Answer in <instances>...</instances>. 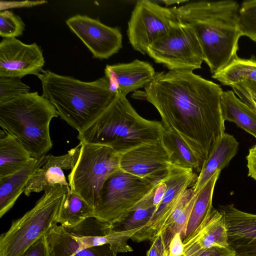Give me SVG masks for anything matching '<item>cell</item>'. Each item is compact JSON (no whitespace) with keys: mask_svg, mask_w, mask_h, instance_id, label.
<instances>
[{"mask_svg":"<svg viewBox=\"0 0 256 256\" xmlns=\"http://www.w3.org/2000/svg\"><path fill=\"white\" fill-rule=\"evenodd\" d=\"M198 256H235V252L230 246H214L204 249Z\"/></svg>","mask_w":256,"mask_h":256,"instance_id":"37","label":"cell"},{"mask_svg":"<svg viewBox=\"0 0 256 256\" xmlns=\"http://www.w3.org/2000/svg\"><path fill=\"white\" fill-rule=\"evenodd\" d=\"M110 226L96 218L74 227L56 226L46 235L50 256H72L78 252L106 244Z\"/></svg>","mask_w":256,"mask_h":256,"instance_id":"11","label":"cell"},{"mask_svg":"<svg viewBox=\"0 0 256 256\" xmlns=\"http://www.w3.org/2000/svg\"><path fill=\"white\" fill-rule=\"evenodd\" d=\"M239 24L242 36L256 43V0H245L240 4Z\"/></svg>","mask_w":256,"mask_h":256,"instance_id":"29","label":"cell"},{"mask_svg":"<svg viewBox=\"0 0 256 256\" xmlns=\"http://www.w3.org/2000/svg\"><path fill=\"white\" fill-rule=\"evenodd\" d=\"M81 144L70 149L64 155H50L45 164L38 168L28 182L24 194L29 196L32 192H38L56 184L68 186L63 170H72L80 156Z\"/></svg>","mask_w":256,"mask_h":256,"instance_id":"17","label":"cell"},{"mask_svg":"<svg viewBox=\"0 0 256 256\" xmlns=\"http://www.w3.org/2000/svg\"><path fill=\"white\" fill-rule=\"evenodd\" d=\"M80 144V156L68 176V186L94 210L105 181L120 169V156L105 146Z\"/></svg>","mask_w":256,"mask_h":256,"instance_id":"8","label":"cell"},{"mask_svg":"<svg viewBox=\"0 0 256 256\" xmlns=\"http://www.w3.org/2000/svg\"><path fill=\"white\" fill-rule=\"evenodd\" d=\"M66 22L94 58L107 59L122 46V36L119 29L108 26L98 20L77 14L68 18Z\"/></svg>","mask_w":256,"mask_h":256,"instance_id":"13","label":"cell"},{"mask_svg":"<svg viewBox=\"0 0 256 256\" xmlns=\"http://www.w3.org/2000/svg\"><path fill=\"white\" fill-rule=\"evenodd\" d=\"M240 8V4L233 0L193 2L172 8L177 19L194 30L212 74L238 56L242 36Z\"/></svg>","mask_w":256,"mask_h":256,"instance_id":"2","label":"cell"},{"mask_svg":"<svg viewBox=\"0 0 256 256\" xmlns=\"http://www.w3.org/2000/svg\"><path fill=\"white\" fill-rule=\"evenodd\" d=\"M50 155L34 159L24 168L14 174L0 180V217L2 218L14 205L24 192L34 173L44 166Z\"/></svg>","mask_w":256,"mask_h":256,"instance_id":"20","label":"cell"},{"mask_svg":"<svg viewBox=\"0 0 256 256\" xmlns=\"http://www.w3.org/2000/svg\"><path fill=\"white\" fill-rule=\"evenodd\" d=\"M30 87L21 78L0 76V104L30 92Z\"/></svg>","mask_w":256,"mask_h":256,"instance_id":"31","label":"cell"},{"mask_svg":"<svg viewBox=\"0 0 256 256\" xmlns=\"http://www.w3.org/2000/svg\"><path fill=\"white\" fill-rule=\"evenodd\" d=\"M220 172V171L216 172L196 194L188 220L181 234L184 243L186 242L192 236L212 208L213 193Z\"/></svg>","mask_w":256,"mask_h":256,"instance_id":"23","label":"cell"},{"mask_svg":"<svg viewBox=\"0 0 256 256\" xmlns=\"http://www.w3.org/2000/svg\"><path fill=\"white\" fill-rule=\"evenodd\" d=\"M90 218H94V208L70 188L62 206L58 222L65 226L74 227Z\"/></svg>","mask_w":256,"mask_h":256,"instance_id":"26","label":"cell"},{"mask_svg":"<svg viewBox=\"0 0 256 256\" xmlns=\"http://www.w3.org/2000/svg\"><path fill=\"white\" fill-rule=\"evenodd\" d=\"M72 256H116L108 244L94 246L84 249L75 253Z\"/></svg>","mask_w":256,"mask_h":256,"instance_id":"34","label":"cell"},{"mask_svg":"<svg viewBox=\"0 0 256 256\" xmlns=\"http://www.w3.org/2000/svg\"><path fill=\"white\" fill-rule=\"evenodd\" d=\"M120 165L124 172L146 178L166 172L172 164L170 154L160 140L140 146L121 155Z\"/></svg>","mask_w":256,"mask_h":256,"instance_id":"15","label":"cell"},{"mask_svg":"<svg viewBox=\"0 0 256 256\" xmlns=\"http://www.w3.org/2000/svg\"><path fill=\"white\" fill-rule=\"evenodd\" d=\"M161 142L170 154L172 164L182 168L201 170V166L196 156L186 143L174 132L164 130Z\"/></svg>","mask_w":256,"mask_h":256,"instance_id":"25","label":"cell"},{"mask_svg":"<svg viewBox=\"0 0 256 256\" xmlns=\"http://www.w3.org/2000/svg\"><path fill=\"white\" fill-rule=\"evenodd\" d=\"M147 54L169 70L192 71L204 62L203 52L192 29L178 19L168 31L152 42Z\"/></svg>","mask_w":256,"mask_h":256,"instance_id":"9","label":"cell"},{"mask_svg":"<svg viewBox=\"0 0 256 256\" xmlns=\"http://www.w3.org/2000/svg\"><path fill=\"white\" fill-rule=\"evenodd\" d=\"M165 178L160 182L154 188L153 204L156 208V210L160 204L166 192V185L164 182Z\"/></svg>","mask_w":256,"mask_h":256,"instance_id":"39","label":"cell"},{"mask_svg":"<svg viewBox=\"0 0 256 256\" xmlns=\"http://www.w3.org/2000/svg\"><path fill=\"white\" fill-rule=\"evenodd\" d=\"M161 2L164 3L166 6H170L172 4H179L184 2H186V0H162Z\"/></svg>","mask_w":256,"mask_h":256,"instance_id":"41","label":"cell"},{"mask_svg":"<svg viewBox=\"0 0 256 256\" xmlns=\"http://www.w3.org/2000/svg\"><path fill=\"white\" fill-rule=\"evenodd\" d=\"M201 252H198V253H196V254H183L182 256H198Z\"/></svg>","mask_w":256,"mask_h":256,"instance_id":"42","label":"cell"},{"mask_svg":"<svg viewBox=\"0 0 256 256\" xmlns=\"http://www.w3.org/2000/svg\"><path fill=\"white\" fill-rule=\"evenodd\" d=\"M58 116L54 106L36 92L0 104L2 130L18 140L34 158L46 155L52 148L50 124Z\"/></svg>","mask_w":256,"mask_h":256,"instance_id":"5","label":"cell"},{"mask_svg":"<svg viewBox=\"0 0 256 256\" xmlns=\"http://www.w3.org/2000/svg\"><path fill=\"white\" fill-rule=\"evenodd\" d=\"M149 62L135 60L128 63L106 65L105 76L110 90L116 94L126 96L128 93L148 86L156 74Z\"/></svg>","mask_w":256,"mask_h":256,"instance_id":"16","label":"cell"},{"mask_svg":"<svg viewBox=\"0 0 256 256\" xmlns=\"http://www.w3.org/2000/svg\"><path fill=\"white\" fill-rule=\"evenodd\" d=\"M20 256H50L46 236L38 239Z\"/></svg>","mask_w":256,"mask_h":256,"instance_id":"33","label":"cell"},{"mask_svg":"<svg viewBox=\"0 0 256 256\" xmlns=\"http://www.w3.org/2000/svg\"><path fill=\"white\" fill-rule=\"evenodd\" d=\"M154 188L127 218L120 223L112 224V228L116 230H128L142 228L146 225L156 210L153 204Z\"/></svg>","mask_w":256,"mask_h":256,"instance_id":"28","label":"cell"},{"mask_svg":"<svg viewBox=\"0 0 256 256\" xmlns=\"http://www.w3.org/2000/svg\"><path fill=\"white\" fill-rule=\"evenodd\" d=\"M230 86L240 100L256 112V81L241 78Z\"/></svg>","mask_w":256,"mask_h":256,"instance_id":"32","label":"cell"},{"mask_svg":"<svg viewBox=\"0 0 256 256\" xmlns=\"http://www.w3.org/2000/svg\"><path fill=\"white\" fill-rule=\"evenodd\" d=\"M152 243L146 256H166L167 249L160 233H158L152 240Z\"/></svg>","mask_w":256,"mask_h":256,"instance_id":"35","label":"cell"},{"mask_svg":"<svg viewBox=\"0 0 256 256\" xmlns=\"http://www.w3.org/2000/svg\"><path fill=\"white\" fill-rule=\"evenodd\" d=\"M25 24L20 16L6 10L0 12V36L5 38H16L22 34Z\"/></svg>","mask_w":256,"mask_h":256,"instance_id":"30","label":"cell"},{"mask_svg":"<svg viewBox=\"0 0 256 256\" xmlns=\"http://www.w3.org/2000/svg\"><path fill=\"white\" fill-rule=\"evenodd\" d=\"M239 143L231 134L224 133L214 146L192 186L196 194L218 172L227 166L236 155Z\"/></svg>","mask_w":256,"mask_h":256,"instance_id":"19","label":"cell"},{"mask_svg":"<svg viewBox=\"0 0 256 256\" xmlns=\"http://www.w3.org/2000/svg\"><path fill=\"white\" fill-rule=\"evenodd\" d=\"M168 172L146 178L134 176L121 169L115 172L102 186L94 208V218L110 225L124 221L164 178Z\"/></svg>","mask_w":256,"mask_h":256,"instance_id":"7","label":"cell"},{"mask_svg":"<svg viewBox=\"0 0 256 256\" xmlns=\"http://www.w3.org/2000/svg\"><path fill=\"white\" fill-rule=\"evenodd\" d=\"M56 184L44 190L34 206L12 222L0 236V256H20L30 245L57 226L59 213L70 190Z\"/></svg>","mask_w":256,"mask_h":256,"instance_id":"6","label":"cell"},{"mask_svg":"<svg viewBox=\"0 0 256 256\" xmlns=\"http://www.w3.org/2000/svg\"><path fill=\"white\" fill-rule=\"evenodd\" d=\"M162 122L140 116L126 96L116 94L108 106L78 132L80 143L102 145L121 156L140 146L161 140Z\"/></svg>","mask_w":256,"mask_h":256,"instance_id":"3","label":"cell"},{"mask_svg":"<svg viewBox=\"0 0 256 256\" xmlns=\"http://www.w3.org/2000/svg\"><path fill=\"white\" fill-rule=\"evenodd\" d=\"M221 108L224 121L234 122L256 139V112L236 96L232 90L223 91Z\"/></svg>","mask_w":256,"mask_h":256,"instance_id":"22","label":"cell"},{"mask_svg":"<svg viewBox=\"0 0 256 256\" xmlns=\"http://www.w3.org/2000/svg\"><path fill=\"white\" fill-rule=\"evenodd\" d=\"M44 58L36 44H26L16 38H3L0 42V76H38L44 70Z\"/></svg>","mask_w":256,"mask_h":256,"instance_id":"14","label":"cell"},{"mask_svg":"<svg viewBox=\"0 0 256 256\" xmlns=\"http://www.w3.org/2000/svg\"><path fill=\"white\" fill-rule=\"evenodd\" d=\"M184 244L180 233L176 234L171 240L166 256H180L184 254Z\"/></svg>","mask_w":256,"mask_h":256,"instance_id":"36","label":"cell"},{"mask_svg":"<svg viewBox=\"0 0 256 256\" xmlns=\"http://www.w3.org/2000/svg\"><path fill=\"white\" fill-rule=\"evenodd\" d=\"M196 196L192 187L186 189L169 218L158 232L160 233L167 250L174 235L177 233L181 234L184 229Z\"/></svg>","mask_w":256,"mask_h":256,"instance_id":"24","label":"cell"},{"mask_svg":"<svg viewBox=\"0 0 256 256\" xmlns=\"http://www.w3.org/2000/svg\"><path fill=\"white\" fill-rule=\"evenodd\" d=\"M38 77L42 84V96L54 106L60 118L78 132L92 123L116 95L105 76L84 82L47 70Z\"/></svg>","mask_w":256,"mask_h":256,"instance_id":"4","label":"cell"},{"mask_svg":"<svg viewBox=\"0 0 256 256\" xmlns=\"http://www.w3.org/2000/svg\"><path fill=\"white\" fill-rule=\"evenodd\" d=\"M33 159L18 140L0 130V180L22 169Z\"/></svg>","mask_w":256,"mask_h":256,"instance_id":"21","label":"cell"},{"mask_svg":"<svg viewBox=\"0 0 256 256\" xmlns=\"http://www.w3.org/2000/svg\"><path fill=\"white\" fill-rule=\"evenodd\" d=\"M218 210L224 216L231 248L256 243V214L239 210L233 204L220 206Z\"/></svg>","mask_w":256,"mask_h":256,"instance_id":"18","label":"cell"},{"mask_svg":"<svg viewBox=\"0 0 256 256\" xmlns=\"http://www.w3.org/2000/svg\"><path fill=\"white\" fill-rule=\"evenodd\" d=\"M246 159L248 175L256 181V144L249 150Z\"/></svg>","mask_w":256,"mask_h":256,"instance_id":"38","label":"cell"},{"mask_svg":"<svg viewBox=\"0 0 256 256\" xmlns=\"http://www.w3.org/2000/svg\"><path fill=\"white\" fill-rule=\"evenodd\" d=\"M177 20L172 8L151 0L136 2L128 22L127 34L133 48L147 54L150 45L165 34Z\"/></svg>","mask_w":256,"mask_h":256,"instance_id":"10","label":"cell"},{"mask_svg":"<svg viewBox=\"0 0 256 256\" xmlns=\"http://www.w3.org/2000/svg\"><path fill=\"white\" fill-rule=\"evenodd\" d=\"M235 256H256V243L233 248Z\"/></svg>","mask_w":256,"mask_h":256,"instance_id":"40","label":"cell"},{"mask_svg":"<svg viewBox=\"0 0 256 256\" xmlns=\"http://www.w3.org/2000/svg\"><path fill=\"white\" fill-rule=\"evenodd\" d=\"M221 86L192 71L156 72L138 94L152 104L164 128L182 139L198 158L201 168L224 133Z\"/></svg>","mask_w":256,"mask_h":256,"instance_id":"1","label":"cell"},{"mask_svg":"<svg viewBox=\"0 0 256 256\" xmlns=\"http://www.w3.org/2000/svg\"><path fill=\"white\" fill-rule=\"evenodd\" d=\"M194 170L172 164L165 178V194L149 222L131 239L136 242L153 240L172 213L185 191L193 186L198 177Z\"/></svg>","mask_w":256,"mask_h":256,"instance_id":"12","label":"cell"},{"mask_svg":"<svg viewBox=\"0 0 256 256\" xmlns=\"http://www.w3.org/2000/svg\"><path fill=\"white\" fill-rule=\"evenodd\" d=\"M212 77L222 84L230 86L241 78L256 81V58H242L238 56L220 71Z\"/></svg>","mask_w":256,"mask_h":256,"instance_id":"27","label":"cell"}]
</instances>
